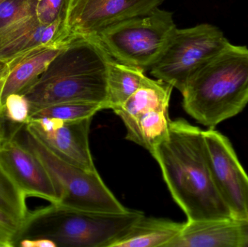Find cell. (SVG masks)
<instances>
[{
	"label": "cell",
	"mask_w": 248,
	"mask_h": 247,
	"mask_svg": "<svg viewBox=\"0 0 248 247\" xmlns=\"http://www.w3.org/2000/svg\"><path fill=\"white\" fill-rule=\"evenodd\" d=\"M72 39L66 20H60L48 26L39 24L1 47L0 59L8 62L36 48L65 45Z\"/></svg>",
	"instance_id": "2e32d148"
},
{
	"label": "cell",
	"mask_w": 248,
	"mask_h": 247,
	"mask_svg": "<svg viewBox=\"0 0 248 247\" xmlns=\"http://www.w3.org/2000/svg\"><path fill=\"white\" fill-rule=\"evenodd\" d=\"M241 223L237 220L186 221L166 247H242Z\"/></svg>",
	"instance_id": "7c38bea8"
},
{
	"label": "cell",
	"mask_w": 248,
	"mask_h": 247,
	"mask_svg": "<svg viewBox=\"0 0 248 247\" xmlns=\"http://www.w3.org/2000/svg\"><path fill=\"white\" fill-rule=\"evenodd\" d=\"M23 224L0 209V246L14 247L16 242L20 240Z\"/></svg>",
	"instance_id": "cb8c5ba5"
},
{
	"label": "cell",
	"mask_w": 248,
	"mask_h": 247,
	"mask_svg": "<svg viewBox=\"0 0 248 247\" xmlns=\"http://www.w3.org/2000/svg\"><path fill=\"white\" fill-rule=\"evenodd\" d=\"M183 226L184 223L169 219L143 216L110 247H166L179 235Z\"/></svg>",
	"instance_id": "9a60e30c"
},
{
	"label": "cell",
	"mask_w": 248,
	"mask_h": 247,
	"mask_svg": "<svg viewBox=\"0 0 248 247\" xmlns=\"http://www.w3.org/2000/svg\"><path fill=\"white\" fill-rule=\"evenodd\" d=\"M9 68L0 71V143L3 142L7 138V129H6V118L4 116V105L1 101L3 88H4V82L6 77L8 73Z\"/></svg>",
	"instance_id": "d4e9b609"
},
{
	"label": "cell",
	"mask_w": 248,
	"mask_h": 247,
	"mask_svg": "<svg viewBox=\"0 0 248 247\" xmlns=\"http://www.w3.org/2000/svg\"><path fill=\"white\" fill-rule=\"evenodd\" d=\"M37 0H5L0 4V30L28 16L34 15Z\"/></svg>",
	"instance_id": "7402d4cb"
},
{
	"label": "cell",
	"mask_w": 248,
	"mask_h": 247,
	"mask_svg": "<svg viewBox=\"0 0 248 247\" xmlns=\"http://www.w3.org/2000/svg\"><path fill=\"white\" fill-rule=\"evenodd\" d=\"M18 125L0 143V161L26 197H38L57 204L55 184L39 158L17 137Z\"/></svg>",
	"instance_id": "8fae6325"
},
{
	"label": "cell",
	"mask_w": 248,
	"mask_h": 247,
	"mask_svg": "<svg viewBox=\"0 0 248 247\" xmlns=\"http://www.w3.org/2000/svg\"><path fill=\"white\" fill-rule=\"evenodd\" d=\"M165 0H72L67 27L71 37H95L106 28L147 14Z\"/></svg>",
	"instance_id": "9c48e42d"
},
{
	"label": "cell",
	"mask_w": 248,
	"mask_h": 247,
	"mask_svg": "<svg viewBox=\"0 0 248 247\" xmlns=\"http://www.w3.org/2000/svg\"><path fill=\"white\" fill-rule=\"evenodd\" d=\"M23 143L49 173L58 192V205L102 213H123L124 207L97 171L91 172L62 160L25 127Z\"/></svg>",
	"instance_id": "5b68a950"
},
{
	"label": "cell",
	"mask_w": 248,
	"mask_h": 247,
	"mask_svg": "<svg viewBox=\"0 0 248 247\" xmlns=\"http://www.w3.org/2000/svg\"><path fill=\"white\" fill-rule=\"evenodd\" d=\"M91 118L64 121L52 117L31 119L25 125L55 155L87 171H97L90 146Z\"/></svg>",
	"instance_id": "30bf717a"
},
{
	"label": "cell",
	"mask_w": 248,
	"mask_h": 247,
	"mask_svg": "<svg viewBox=\"0 0 248 247\" xmlns=\"http://www.w3.org/2000/svg\"><path fill=\"white\" fill-rule=\"evenodd\" d=\"M210 169L216 187L233 220H248V175L227 136L203 131Z\"/></svg>",
	"instance_id": "ba28073f"
},
{
	"label": "cell",
	"mask_w": 248,
	"mask_h": 247,
	"mask_svg": "<svg viewBox=\"0 0 248 247\" xmlns=\"http://www.w3.org/2000/svg\"><path fill=\"white\" fill-rule=\"evenodd\" d=\"M103 110H106V107L104 104L100 103L71 102L54 104L32 111L31 119L46 117L64 121H75L91 118L96 113Z\"/></svg>",
	"instance_id": "ffe728a7"
},
{
	"label": "cell",
	"mask_w": 248,
	"mask_h": 247,
	"mask_svg": "<svg viewBox=\"0 0 248 247\" xmlns=\"http://www.w3.org/2000/svg\"><path fill=\"white\" fill-rule=\"evenodd\" d=\"M240 222L241 223L242 233H243L242 247H248V220Z\"/></svg>",
	"instance_id": "4316f807"
},
{
	"label": "cell",
	"mask_w": 248,
	"mask_h": 247,
	"mask_svg": "<svg viewBox=\"0 0 248 247\" xmlns=\"http://www.w3.org/2000/svg\"><path fill=\"white\" fill-rule=\"evenodd\" d=\"M170 122L169 110L147 112L124 125L126 129L125 139L142 146L152 154L156 146L169 136Z\"/></svg>",
	"instance_id": "e0dca14e"
},
{
	"label": "cell",
	"mask_w": 248,
	"mask_h": 247,
	"mask_svg": "<svg viewBox=\"0 0 248 247\" xmlns=\"http://www.w3.org/2000/svg\"><path fill=\"white\" fill-rule=\"evenodd\" d=\"M183 107L198 123L214 129L248 104V48L230 43L189 78Z\"/></svg>",
	"instance_id": "3957f363"
},
{
	"label": "cell",
	"mask_w": 248,
	"mask_h": 247,
	"mask_svg": "<svg viewBox=\"0 0 248 247\" xmlns=\"http://www.w3.org/2000/svg\"><path fill=\"white\" fill-rule=\"evenodd\" d=\"M143 216L142 212L130 209L102 213L50 204L30 213L20 239L31 229L30 239H49L57 247H110Z\"/></svg>",
	"instance_id": "277c9868"
},
{
	"label": "cell",
	"mask_w": 248,
	"mask_h": 247,
	"mask_svg": "<svg viewBox=\"0 0 248 247\" xmlns=\"http://www.w3.org/2000/svg\"><path fill=\"white\" fill-rule=\"evenodd\" d=\"M8 68V63L5 61L2 60V59H0V71H2V70L6 69V68Z\"/></svg>",
	"instance_id": "83f0119b"
},
{
	"label": "cell",
	"mask_w": 248,
	"mask_h": 247,
	"mask_svg": "<svg viewBox=\"0 0 248 247\" xmlns=\"http://www.w3.org/2000/svg\"><path fill=\"white\" fill-rule=\"evenodd\" d=\"M20 246L21 247H57L52 241L44 238L30 239L24 238L20 239Z\"/></svg>",
	"instance_id": "484cf974"
},
{
	"label": "cell",
	"mask_w": 248,
	"mask_h": 247,
	"mask_svg": "<svg viewBox=\"0 0 248 247\" xmlns=\"http://www.w3.org/2000/svg\"><path fill=\"white\" fill-rule=\"evenodd\" d=\"M230 42L214 25L202 23L188 29L176 28L150 74L185 91L190 77Z\"/></svg>",
	"instance_id": "52a82bcc"
},
{
	"label": "cell",
	"mask_w": 248,
	"mask_h": 247,
	"mask_svg": "<svg viewBox=\"0 0 248 247\" xmlns=\"http://www.w3.org/2000/svg\"><path fill=\"white\" fill-rule=\"evenodd\" d=\"M144 77L143 70L112 58L108 68L106 108L120 107L140 88Z\"/></svg>",
	"instance_id": "ac0fdd59"
},
{
	"label": "cell",
	"mask_w": 248,
	"mask_h": 247,
	"mask_svg": "<svg viewBox=\"0 0 248 247\" xmlns=\"http://www.w3.org/2000/svg\"><path fill=\"white\" fill-rule=\"evenodd\" d=\"M112 58L96 38L73 39L23 93L30 102L31 113L71 102L100 103L106 107L108 68Z\"/></svg>",
	"instance_id": "7a4b0ae2"
},
{
	"label": "cell",
	"mask_w": 248,
	"mask_h": 247,
	"mask_svg": "<svg viewBox=\"0 0 248 247\" xmlns=\"http://www.w3.org/2000/svg\"><path fill=\"white\" fill-rule=\"evenodd\" d=\"M176 29L172 13L157 7L112 25L94 38L113 59L145 72L160 59Z\"/></svg>",
	"instance_id": "8992f818"
},
{
	"label": "cell",
	"mask_w": 248,
	"mask_h": 247,
	"mask_svg": "<svg viewBox=\"0 0 248 247\" xmlns=\"http://www.w3.org/2000/svg\"><path fill=\"white\" fill-rule=\"evenodd\" d=\"M151 155L187 221L232 219L213 180L203 131L185 119L171 120L169 136Z\"/></svg>",
	"instance_id": "6da1fadb"
},
{
	"label": "cell",
	"mask_w": 248,
	"mask_h": 247,
	"mask_svg": "<svg viewBox=\"0 0 248 247\" xmlns=\"http://www.w3.org/2000/svg\"><path fill=\"white\" fill-rule=\"evenodd\" d=\"M26 198L0 161V209L24 223L30 214Z\"/></svg>",
	"instance_id": "d6986e66"
},
{
	"label": "cell",
	"mask_w": 248,
	"mask_h": 247,
	"mask_svg": "<svg viewBox=\"0 0 248 247\" xmlns=\"http://www.w3.org/2000/svg\"><path fill=\"white\" fill-rule=\"evenodd\" d=\"M173 88L162 80L145 76L140 88L113 111L125 125L151 110H169Z\"/></svg>",
	"instance_id": "5bb4252c"
},
{
	"label": "cell",
	"mask_w": 248,
	"mask_h": 247,
	"mask_svg": "<svg viewBox=\"0 0 248 247\" xmlns=\"http://www.w3.org/2000/svg\"><path fill=\"white\" fill-rule=\"evenodd\" d=\"M67 44L36 48L7 62L9 71L1 96L2 104L7 96L23 94L35 84Z\"/></svg>",
	"instance_id": "4fadbf2b"
},
{
	"label": "cell",
	"mask_w": 248,
	"mask_h": 247,
	"mask_svg": "<svg viewBox=\"0 0 248 247\" xmlns=\"http://www.w3.org/2000/svg\"><path fill=\"white\" fill-rule=\"evenodd\" d=\"M4 1H5V0H0V4H1V3L3 2Z\"/></svg>",
	"instance_id": "f1b7e54d"
},
{
	"label": "cell",
	"mask_w": 248,
	"mask_h": 247,
	"mask_svg": "<svg viewBox=\"0 0 248 247\" xmlns=\"http://www.w3.org/2000/svg\"><path fill=\"white\" fill-rule=\"evenodd\" d=\"M6 120L16 125H26L31 120V107L23 94H12L3 101Z\"/></svg>",
	"instance_id": "603a6c76"
},
{
	"label": "cell",
	"mask_w": 248,
	"mask_h": 247,
	"mask_svg": "<svg viewBox=\"0 0 248 247\" xmlns=\"http://www.w3.org/2000/svg\"><path fill=\"white\" fill-rule=\"evenodd\" d=\"M0 247H1V246H0Z\"/></svg>",
	"instance_id": "f546056e"
},
{
	"label": "cell",
	"mask_w": 248,
	"mask_h": 247,
	"mask_svg": "<svg viewBox=\"0 0 248 247\" xmlns=\"http://www.w3.org/2000/svg\"><path fill=\"white\" fill-rule=\"evenodd\" d=\"M72 0H37L34 7V16L39 24H52L66 20Z\"/></svg>",
	"instance_id": "44dd1931"
}]
</instances>
